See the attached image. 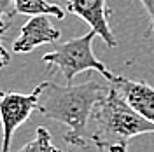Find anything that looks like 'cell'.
<instances>
[{"mask_svg":"<svg viewBox=\"0 0 154 152\" xmlns=\"http://www.w3.org/2000/svg\"><path fill=\"white\" fill-rule=\"evenodd\" d=\"M112 84L117 87V91L125 98L128 105L135 108L140 115L154 123V87L142 81H131L126 77L116 75Z\"/></svg>","mask_w":154,"mask_h":152,"instance_id":"7","label":"cell"},{"mask_svg":"<svg viewBox=\"0 0 154 152\" xmlns=\"http://www.w3.org/2000/svg\"><path fill=\"white\" fill-rule=\"evenodd\" d=\"M16 14L14 0H0V26H11V19Z\"/></svg>","mask_w":154,"mask_h":152,"instance_id":"10","label":"cell"},{"mask_svg":"<svg viewBox=\"0 0 154 152\" xmlns=\"http://www.w3.org/2000/svg\"><path fill=\"white\" fill-rule=\"evenodd\" d=\"M88 131L91 145L98 150L125 152L131 138L154 133V123L131 108L109 81V91L91 112Z\"/></svg>","mask_w":154,"mask_h":152,"instance_id":"2","label":"cell"},{"mask_svg":"<svg viewBox=\"0 0 154 152\" xmlns=\"http://www.w3.org/2000/svg\"><path fill=\"white\" fill-rule=\"evenodd\" d=\"M14 7L18 14L26 16H37V14H48L54 16L56 19L65 18V9H61L56 4H49L48 0H14Z\"/></svg>","mask_w":154,"mask_h":152,"instance_id":"8","label":"cell"},{"mask_svg":"<svg viewBox=\"0 0 154 152\" xmlns=\"http://www.w3.org/2000/svg\"><path fill=\"white\" fill-rule=\"evenodd\" d=\"M21 152H46V150H53V152H58V147L56 145H53L51 142V133H49L48 129L44 128V126H38L37 129H35V138L28 142L26 145H23Z\"/></svg>","mask_w":154,"mask_h":152,"instance_id":"9","label":"cell"},{"mask_svg":"<svg viewBox=\"0 0 154 152\" xmlns=\"http://www.w3.org/2000/svg\"><path fill=\"white\" fill-rule=\"evenodd\" d=\"M7 30H9V26H0V70H2V68H5L11 63L9 51L4 47V44H2V38H4V35H5V32H7Z\"/></svg>","mask_w":154,"mask_h":152,"instance_id":"11","label":"cell"},{"mask_svg":"<svg viewBox=\"0 0 154 152\" xmlns=\"http://www.w3.org/2000/svg\"><path fill=\"white\" fill-rule=\"evenodd\" d=\"M38 103V86L28 93L2 91L0 93V124H2V150L9 152L12 135L28 119Z\"/></svg>","mask_w":154,"mask_h":152,"instance_id":"4","label":"cell"},{"mask_svg":"<svg viewBox=\"0 0 154 152\" xmlns=\"http://www.w3.org/2000/svg\"><path fill=\"white\" fill-rule=\"evenodd\" d=\"M95 37H98V33L95 30H89L86 35L70 38L68 42L60 44L51 53L44 54L42 61L49 67V74L60 72L65 77V81L68 84H72V81L77 74L96 70L98 74H102L105 77L107 81H112L116 74H112L93 53Z\"/></svg>","mask_w":154,"mask_h":152,"instance_id":"3","label":"cell"},{"mask_svg":"<svg viewBox=\"0 0 154 152\" xmlns=\"http://www.w3.org/2000/svg\"><path fill=\"white\" fill-rule=\"evenodd\" d=\"M109 91V82H98L89 79L82 84L58 86L54 82L38 84L37 110L44 117L58 121L67 126L65 142L72 147L86 149L89 140V117L95 105Z\"/></svg>","mask_w":154,"mask_h":152,"instance_id":"1","label":"cell"},{"mask_svg":"<svg viewBox=\"0 0 154 152\" xmlns=\"http://www.w3.org/2000/svg\"><path fill=\"white\" fill-rule=\"evenodd\" d=\"M140 2L144 4L145 11L149 14V19H151V26L147 30V35H149V33H154V0H140Z\"/></svg>","mask_w":154,"mask_h":152,"instance_id":"12","label":"cell"},{"mask_svg":"<svg viewBox=\"0 0 154 152\" xmlns=\"http://www.w3.org/2000/svg\"><path fill=\"white\" fill-rule=\"evenodd\" d=\"M61 32L49 21L48 14H37L30 16V19L21 26L19 37L12 42V51L25 54L42 44H54L60 40Z\"/></svg>","mask_w":154,"mask_h":152,"instance_id":"6","label":"cell"},{"mask_svg":"<svg viewBox=\"0 0 154 152\" xmlns=\"http://www.w3.org/2000/svg\"><path fill=\"white\" fill-rule=\"evenodd\" d=\"M67 12H72L81 19H84L109 47L117 46L116 35L109 26V16L112 11L107 7L105 0H68Z\"/></svg>","mask_w":154,"mask_h":152,"instance_id":"5","label":"cell"}]
</instances>
